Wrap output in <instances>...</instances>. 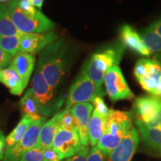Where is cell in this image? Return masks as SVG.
<instances>
[{"label":"cell","instance_id":"4dcf8cb0","mask_svg":"<svg viewBox=\"0 0 161 161\" xmlns=\"http://www.w3.org/2000/svg\"><path fill=\"white\" fill-rule=\"evenodd\" d=\"M18 5L22 11L29 14H34L37 11L29 0H18Z\"/></svg>","mask_w":161,"mask_h":161},{"label":"cell","instance_id":"1f68e13d","mask_svg":"<svg viewBox=\"0 0 161 161\" xmlns=\"http://www.w3.org/2000/svg\"><path fill=\"white\" fill-rule=\"evenodd\" d=\"M45 161H62L57 152L52 148L43 149Z\"/></svg>","mask_w":161,"mask_h":161},{"label":"cell","instance_id":"8fae6325","mask_svg":"<svg viewBox=\"0 0 161 161\" xmlns=\"http://www.w3.org/2000/svg\"><path fill=\"white\" fill-rule=\"evenodd\" d=\"M58 38L57 34L52 31L21 34L19 36V52L35 55L43 51L46 46L56 41Z\"/></svg>","mask_w":161,"mask_h":161},{"label":"cell","instance_id":"ac0fdd59","mask_svg":"<svg viewBox=\"0 0 161 161\" xmlns=\"http://www.w3.org/2000/svg\"><path fill=\"white\" fill-rule=\"evenodd\" d=\"M141 139L143 143L152 152L161 154V130L154 127L148 126L136 119Z\"/></svg>","mask_w":161,"mask_h":161},{"label":"cell","instance_id":"30bf717a","mask_svg":"<svg viewBox=\"0 0 161 161\" xmlns=\"http://www.w3.org/2000/svg\"><path fill=\"white\" fill-rule=\"evenodd\" d=\"M82 146L77 130H68L62 128H59L52 144V148L61 160L74 155Z\"/></svg>","mask_w":161,"mask_h":161},{"label":"cell","instance_id":"484cf974","mask_svg":"<svg viewBox=\"0 0 161 161\" xmlns=\"http://www.w3.org/2000/svg\"><path fill=\"white\" fill-rule=\"evenodd\" d=\"M60 128L68 130H78L77 122H76L75 117L70 114L69 109H65L61 111Z\"/></svg>","mask_w":161,"mask_h":161},{"label":"cell","instance_id":"ba28073f","mask_svg":"<svg viewBox=\"0 0 161 161\" xmlns=\"http://www.w3.org/2000/svg\"><path fill=\"white\" fill-rule=\"evenodd\" d=\"M106 92L113 102L130 99L134 94L125 79L122 70L118 66H110L104 77Z\"/></svg>","mask_w":161,"mask_h":161},{"label":"cell","instance_id":"836d02e7","mask_svg":"<svg viewBox=\"0 0 161 161\" xmlns=\"http://www.w3.org/2000/svg\"><path fill=\"white\" fill-rule=\"evenodd\" d=\"M5 152V136L0 130V160H3Z\"/></svg>","mask_w":161,"mask_h":161},{"label":"cell","instance_id":"d6986e66","mask_svg":"<svg viewBox=\"0 0 161 161\" xmlns=\"http://www.w3.org/2000/svg\"><path fill=\"white\" fill-rule=\"evenodd\" d=\"M107 116L99 114L97 110H92L88 124V142L91 146H96L106 129Z\"/></svg>","mask_w":161,"mask_h":161},{"label":"cell","instance_id":"6da1fadb","mask_svg":"<svg viewBox=\"0 0 161 161\" xmlns=\"http://www.w3.org/2000/svg\"><path fill=\"white\" fill-rule=\"evenodd\" d=\"M69 64L67 44L63 40H57L41 52L37 68L55 90L63 80Z\"/></svg>","mask_w":161,"mask_h":161},{"label":"cell","instance_id":"e575fe53","mask_svg":"<svg viewBox=\"0 0 161 161\" xmlns=\"http://www.w3.org/2000/svg\"><path fill=\"white\" fill-rule=\"evenodd\" d=\"M149 28L161 36V17H160L155 22L151 24Z\"/></svg>","mask_w":161,"mask_h":161},{"label":"cell","instance_id":"5b68a950","mask_svg":"<svg viewBox=\"0 0 161 161\" xmlns=\"http://www.w3.org/2000/svg\"><path fill=\"white\" fill-rule=\"evenodd\" d=\"M30 89L37 102L40 112L44 117L53 115L59 110L62 99H57L55 90L48 84L37 68L32 78L31 87Z\"/></svg>","mask_w":161,"mask_h":161},{"label":"cell","instance_id":"4316f807","mask_svg":"<svg viewBox=\"0 0 161 161\" xmlns=\"http://www.w3.org/2000/svg\"><path fill=\"white\" fill-rule=\"evenodd\" d=\"M19 161H45L43 149L38 148H31L22 156Z\"/></svg>","mask_w":161,"mask_h":161},{"label":"cell","instance_id":"d6a6232c","mask_svg":"<svg viewBox=\"0 0 161 161\" xmlns=\"http://www.w3.org/2000/svg\"><path fill=\"white\" fill-rule=\"evenodd\" d=\"M11 60L12 56L0 49V67L2 69L7 68V66L11 64Z\"/></svg>","mask_w":161,"mask_h":161},{"label":"cell","instance_id":"7a4b0ae2","mask_svg":"<svg viewBox=\"0 0 161 161\" xmlns=\"http://www.w3.org/2000/svg\"><path fill=\"white\" fill-rule=\"evenodd\" d=\"M134 128L131 113L110 110L106 119V129L96 146L109 154Z\"/></svg>","mask_w":161,"mask_h":161},{"label":"cell","instance_id":"603a6c76","mask_svg":"<svg viewBox=\"0 0 161 161\" xmlns=\"http://www.w3.org/2000/svg\"><path fill=\"white\" fill-rule=\"evenodd\" d=\"M21 34L12 21L7 5L0 4V36L11 37Z\"/></svg>","mask_w":161,"mask_h":161},{"label":"cell","instance_id":"f546056e","mask_svg":"<svg viewBox=\"0 0 161 161\" xmlns=\"http://www.w3.org/2000/svg\"><path fill=\"white\" fill-rule=\"evenodd\" d=\"M92 104H93L94 107H95V110H97V111L99 113V114H102L104 116H108V114L110 112V109H108V107L104 103V100L102 99V98L98 97L96 98V99H94L93 102H92Z\"/></svg>","mask_w":161,"mask_h":161},{"label":"cell","instance_id":"7c38bea8","mask_svg":"<svg viewBox=\"0 0 161 161\" xmlns=\"http://www.w3.org/2000/svg\"><path fill=\"white\" fill-rule=\"evenodd\" d=\"M161 111V97L155 96L136 98L133 104V112L136 119L142 123H150Z\"/></svg>","mask_w":161,"mask_h":161},{"label":"cell","instance_id":"277c9868","mask_svg":"<svg viewBox=\"0 0 161 161\" xmlns=\"http://www.w3.org/2000/svg\"><path fill=\"white\" fill-rule=\"evenodd\" d=\"M125 46L121 45L93 54L84 65L82 70L97 85L102 86L106 72L110 66H117L122 60Z\"/></svg>","mask_w":161,"mask_h":161},{"label":"cell","instance_id":"74e56055","mask_svg":"<svg viewBox=\"0 0 161 161\" xmlns=\"http://www.w3.org/2000/svg\"><path fill=\"white\" fill-rule=\"evenodd\" d=\"M3 69H2L1 67H0V75H1V72H2V70H3Z\"/></svg>","mask_w":161,"mask_h":161},{"label":"cell","instance_id":"9a60e30c","mask_svg":"<svg viewBox=\"0 0 161 161\" xmlns=\"http://www.w3.org/2000/svg\"><path fill=\"white\" fill-rule=\"evenodd\" d=\"M35 55L32 54L19 52L14 56L10 64V66H11L18 74L25 87L29 84L35 68Z\"/></svg>","mask_w":161,"mask_h":161},{"label":"cell","instance_id":"f35d334b","mask_svg":"<svg viewBox=\"0 0 161 161\" xmlns=\"http://www.w3.org/2000/svg\"><path fill=\"white\" fill-rule=\"evenodd\" d=\"M29 2H31V0H29Z\"/></svg>","mask_w":161,"mask_h":161},{"label":"cell","instance_id":"2e32d148","mask_svg":"<svg viewBox=\"0 0 161 161\" xmlns=\"http://www.w3.org/2000/svg\"><path fill=\"white\" fill-rule=\"evenodd\" d=\"M60 117L61 112L57 113L51 119L44 123L40 128L36 148L40 149L52 148L54 139L60 128Z\"/></svg>","mask_w":161,"mask_h":161},{"label":"cell","instance_id":"83f0119b","mask_svg":"<svg viewBox=\"0 0 161 161\" xmlns=\"http://www.w3.org/2000/svg\"><path fill=\"white\" fill-rule=\"evenodd\" d=\"M106 154L101 151L97 146L92 147L90 149L87 161H105Z\"/></svg>","mask_w":161,"mask_h":161},{"label":"cell","instance_id":"44dd1931","mask_svg":"<svg viewBox=\"0 0 161 161\" xmlns=\"http://www.w3.org/2000/svg\"><path fill=\"white\" fill-rule=\"evenodd\" d=\"M19 107L23 116L29 117L33 121L46 118L40 112L37 102L32 95L31 89L28 90L23 97L21 98L19 102Z\"/></svg>","mask_w":161,"mask_h":161},{"label":"cell","instance_id":"8992f818","mask_svg":"<svg viewBox=\"0 0 161 161\" xmlns=\"http://www.w3.org/2000/svg\"><path fill=\"white\" fill-rule=\"evenodd\" d=\"M105 92L102 86L97 85L81 70L72 84L66 101V108L69 109L75 104L92 102L96 98H102Z\"/></svg>","mask_w":161,"mask_h":161},{"label":"cell","instance_id":"e0dca14e","mask_svg":"<svg viewBox=\"0 0 161 161\" xmlns=\"http://www.w3.org/2000/svg\"><path fill=\"white\" fill-rule=\"evenodd\" d=\"M120 37L122 45L129 48L132 51L143 56L151 55L150 52L142 43L140 34L130 25L126 24L122 26L120 29Z\"/></svg>","mask_w":161,"mask_h":161},{"label":"cell","instance_id":"f1b7e54d","mask_svg":"<svg viewBox=\"0 0 161 161\" xmlns=\"http://www.w3.org/2000/svg\"><path fill=\"white\" fill-rule=\"evenodd\" d=\"M90 152V148L88 146H82L78 150L77 153H75L74 155L70 158H67L66 161H87L88 154Z\"/></svg>","mask_w":161,"mask_h":161},{"label":"cell","instance_id":"9c48e42d","mask_svg":"<svg viewBox=\"0 0 161 161\" xmlns=\"http://www.w3.org/2000/svg\"><path fill=\"white\" fill-rule=\"evenodd\" d=\"M46 122V118L34 121L21 140L14 147L5 152L3 161H19L26 152L35 148L37 143L40 128Z\"/></svg>","mask_w":161,"mask_h":161},{"label":"cell","instance_id":"d4e9b609","mask_svg":"<svg viewBox=\"0 0 161 161\" xmlns=\"http://www.w3.org/2000/svg\"><path fill=\"white\" fill-rule=\"evenodd\" d=\"M19 36H0V49L11 56H14L19 52Z\"/></svg>","mask_w":161,"mask_h":161},{"label":"cell","instance_id":"3957f363","mask_svg":"<svg viewBox=\"0 0 161 161\" xmlns=\"http://www.w3.org/2000/svg\"><path fill=\"white\" fill-rule=\"evenodd\" d=\"M10 17L22 34L45 33L55 27V24L37 10L35 13H25L19 8L18 0H11L7 5Z\"/></svg>","mask_w":161,"mask_h":161},{"label":"cell","instance_id":"7402d4cb","mask_svg":"<svg viewBox=\"0 0 161 161\" xmlns=\"http://www.w3.org/2000/svg\"><path fill=\"white\" fill-rule=\"evenodd\" d=\"M33 122L31 119L23 116L16 128L5 138V152L14 147L21 140Z\"/></svg>","mask_w":161,"mask_h":161},{"label":"cell","instance_id":"8d00e7d4","mask_svg":"<svg viewBox=\"0 0 161 161\" xmlns=\"http://www.w3.org/2000/svg\"><path fill=\"white\" fill-rule=\"evenodd\" d=\"M8 1H11V0H0V2H8Z\"/></svg>","mask_w":161,"mask_h":161},{"label":"cell","instance_id":"ffe728a7","mask_svg":"<svg viewBox=\"0 0 161 161\" xmlns=\"http://www.w3.org/2000/svg\"><path fill=\"white\" fill-rule=\"evenodd\" d=\"M0 82L8 88L11 93L15 96H19L23 93L25 86L23 80L11 66L2 70L0 75Z\"/></svg>","mask_w":161,"mask_h":161},{"label":"cell","instance_id":"d590c367","mask_svg":"<svg viewBox=\"0 0 161 161\" xmlns=\"http://www.w3.org/2000/svg\"><path fill=\"white\" fill-rule=\"evenodd\" d=\"M44 0H31L30 3L34 7L38 8L40 9L42 8V5H43Z\"/></svg>","mask_w":161,"mask_h":161},{"label":"cell","instance_id":"5bb4252c","mask_svg":"<svg viewBox=\"0 0 161 161\" xmlns=\"http://www.w3.org/2000/svg\"><path fill=\"white\" fill-rule=\"evenodd\" d=\"M69 110L77 122L78 132L81 145L88 146V124L93 110V105L90 102L75 104L69 108Z\"/></svg>","mask_w":161,"mask_h":161},{"label":"cell","instance_id":"52a82bcc","mask_svg":"<svg viewBox=\"0 0 161 161\" xmlns=\"http://www.w3.org/2000/svg\"><path fill=\"white\" fill-rule=\"evenodd\" d=\"M134 75L143 89L152 96L161 97V64L155 60L142 59L136 62Z\"/></svg>","mask_w":161,"mask_h":161},{"label":"cell","instance_id":"4fadbf2b","mask_svg":"<svg viewBox=\"0 0 161 161\" xmlns=\"http://www.w3.org/2000/svg\"><path fill=\"white\" fill-rule=\"evenodd\" d=\"M139 141L138 131L134 127L119 146L110 153L107 161H130L137 148Z\"/></svg>","mask_w":161,"mask_h":161},{"label":"cell","instance_id":"cb8c5ba5","mask_svg":"<svg viewBox=\"0 0 161 161\" xmlns=\"http://www.w3.org/2000/svg\"><path fill=\"white\" fill-rule=\"evenodd\" d=\"M140 37L151 55L161 52V36L149 27L146 28L140 33Z\"/></svg>","mask_w":161,"mask_h":161}]
</instances>
